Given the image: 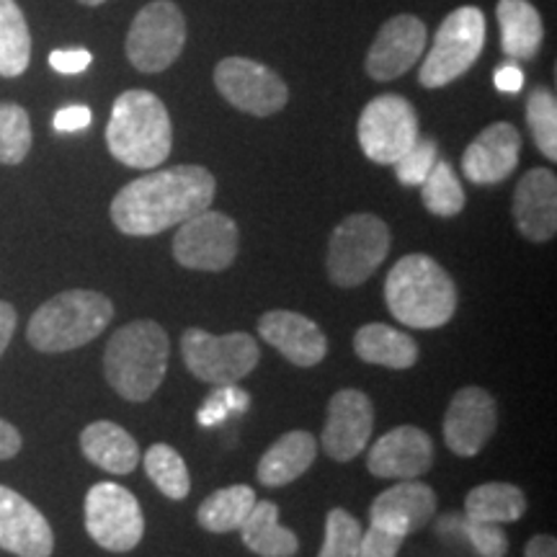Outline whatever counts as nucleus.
I'll use <instances>...</instances> for the list:
<instances>
[{
  "instance_id": "1",
  "label": "nucleus",
  "mask_w": 557,
  "mask_h": 557,
  "mask_svg": "<svg viewBox=\"0 0 557 557\" xmlns=\"http://www.w3.org/2000/svg\"><path fill=\"white\" fill-rule=\"evenodd\" d=\"M218 181L205 165H173L135 178L111 201V222L132 238L165 233L212 207Z\"/></svg>"
},
{
  "instance_id": "2",
  "label": "nucleus",
  "mask_w": 557,
  "mask_h": 557,
  "mask_svg": "<svg viewBox=\"0 0 557 557\" xmlns=\"http://www.w3.org/2000/svg\"><path fill=\"white\" fill-rule=\"evenodd\" d=\"M457 299L449 271L426 253L403 256L389 269L385 302L393 318L408 329H442L455 318Z\"/></svg>"
},
{
  "instance_id": "3",
  "label": "nucleus",
  "mask_w": 557,
  "mask_h": 557,
  "mask_svg": "<svg viewBox=\"0 0 557 557\" xmlns=\"http://www.w3.org/2000/svg\"><path fill=\"white\" fill-rule=\"evenodd\" d=\"M171 341L156 320H132L109 338L103 351V374L116 395L145 403L156 395L169 372Z\"/></svg>"
},
{
  "instance_id": "4",
  "label": "nucleus",
  "mask_w": 557,
  "mask_h": 557,
  "mask_svg": "<svg viewBox=\"0 0 557 557\" xmlns=\"http://www.w3.org/2000/svg\"><path fill=\"white\" fill-rule=\"evenodd\" d=\"M107 145L122 165L139 171L158 169L173 148V127L165 103L150 90H124L111 107Z\"/></svg>"
},
{
  "instance_id": "5",
  "label": "nucleus",
  "mask_w": 557,
  "mask_h": 557,
  "mask_svg": "<svg viewBox=\"0 0 557 557\" xmlns=\"http://www.w3.org/2000/svg\"><path fill=\"white\" fill-rule=\"evenodd\" d=\"M114 318L107 295L90 289H67L47 299L26 329L29 344L41 354H65L99 338Z\"/></svg>"
},
{
  "instance_id": "6",
  "label": "nucleus",
  "mask_w": 557,
  "mask_h": 557,
  "mask_svg": "<svg viewBox=\"0 0 557 557\" xmlns=\"http://www.w3.org/2000/svg\"><path fill=\"white\" fill-rule=\"evenodd\" d=\"M485 47V16L478 5H462L451 11L436 37L431 41V50L423 60L421 81L423 88H444L457 78H462L468 70L475 65L480 52Z\"/></svg>"
},
{
  "instance_id": "7",
  "label": "nucleus",
  "mask_w": 557,
  "mask_h": 557,
  "mask_svg": "<svg viewBox=\"0 0 557 557\" xmlns=\"http://www.w3.org/2000/svg\"><path fill=\"white\" fill-rule=\"evenodd\" d=\"M389 250V227L374 214H348L329 243V276L341 289L364 284L382 267Z\"/></svg>"
},
{
  "instance_id": "8",
  "label": "nucleus",
  "mask_w": 557,
  "mask_h": 557,
  "mask_svg": "<svg viewBox=\"0 0 557 557\" xmlns=\"http://www.w3.org/2000/svg\"><path fill=\"white\" fill-rule=\"evenodd\" d=\"M181 354L194 377L212 387L238 385L261 359L256 338L243 331L214 336L201 329H189L181 336Z\"/></svg>"
},
{
  "instance_id": "9",
  "label": "nucleus",
  "mask_w": 557,
  "mask_h": 557,
  "mask_svg": "<svg viewBox=\"0 0 557 557\" xmlns=\"http://www.w3.org/2000/svg\"><path fill=\"white\" fill-rule=\"evenodd\" d=\"M184 45V13L173 0H152L132 21L124 50L139 73H163L178 60Z\"/></svg>"
},
{
  "instance_id": "10",
  "label": "nucleus",
  "mask_w": 557,
  "mask_h": 557,
  "mask_svg": "<svg viewBox=\"0 0 557 557\" xmlns=\"http://www.w3.org/2000/svg\"><path fill=\"white\" fill-rule=\"evenodd\" d=\"M357 137L369 160L395 165L421 137L413 103L398 94L377 96L361 111Z\"/></svg>"
},
{
  "instance_id": "11",
  "label": "nucleus",
  "mask_w": 557,
  "mask_h": 557,
  "mask_svg": "<svg viewBox=\"0 0 557 557\" xmlns=\"http://www.w3.org/2000/svg\"><path fill=\"white\" fill-rule=\"evenodd\" d=\"M86 532L109 553H129L145 534L139 500L120 483L94 485L86 496Z\"/></svg>"
},
{
  "instance_id": "12",
  "label": "nucleus",
  "mask_w": 557,
  "mask_h": 557,
  "mask_svg": "<svg viewBox=\"0 0 557 557\" xmlns=\"http://www.w3.org/2000/svg\"><path fill=\"white\" fill-rule=\"evenodd\" d=\"M214 86L230 107L253 116H271L287 107L289 90L274 70L248 58H225L214 67Z\"/></svg>"
},
{
  "instance_id": "13",
  "label": "nucleus",
  "mask_w": 557,
  "mask_h": 557,
  "mask_svg": "<svg viewBox=\"0 0 557 557\" xmlns=\"http://www.w3.org/2000/svg\"><path fill=\"white\" fill-rule=\"evenodd\" d=\"M238 225L227 214L205 209L181 222L173 238V256L184 269L225 271L238 256Z\"/></svg>"
},
{
  "instance_id": "14",
  "label": "nucleus",
  "mask_w": 557,
  "mask_h": 557,
  "mask_svg": "<svg viewBox=\"0 0 557 557\" xmlns=\"http://www.w3.org/2000/svg\"><path fill=\"white\" fill-rule=\"evenodd\" d=\"M374 429V406L361 389H341L329 403L320 447L336 462H351L367 449Z\"/></svg>"
},
{
  "instance_id": "15",
  "label": "nucleus",
  "mask_w": 557,
  "mask_h": 557,
  "mask_svg": "<svg viewBox=\"0 0 557 557\" xmlns=\"http://www.w3.org/2000/svg\"><path fill=\"white\" fill-rule=\"evenodd\" d=\"M498 426V406L483 387H462L444 416V442L459 457H475Z\"/></svg>"
},
{
  "instance_id": "16",
  "label": "nucleus",
  "mask_w": 557,
  "mask_h": 557,
  "mask_svg": "<svg viewBox=\"0 0 557 557\" xmlns=\"http://www.w3.org/2000/svg\"><path fill=\"white\" fill-rule=\"evenodd\" d=\"M426 47V24L418 16H393L377 32L367 52L369 78L387 83L406 75L421 60Z\"/></svg>"
},
{
  "instance_id": "17",
  "label": "nucleus",
  "mask_w": 557,
  "mask_h": 557,
  "mask_svg": "<svg viewBox=\"0 0 557 557\" xmlns=\"http://www.w3.org/2000/svg\"><path fill=\"white\" fill-rule=\"evenodd\" d=\"M0 549L16 557H50L54 553V534L45 513L5 485H0Z\"/></svg>"
},
{
  "instance_id": "18",
  "label": "nucleus",
  "mask_w": 557,
  "mask_h": 557,
  "mask_svg": "<svg viewBox=\"0 0 557 557\" xmlns=\"http://www.w3.org/2000/svg\"><path fill=\"white\" fill-rule=\"evenodd\" d=\"M434 465V442L426 431L416 426H398L377 438L369 449L367 468L374 478L416 480L423 478Z\"/></svg>"
},
{
  "instance_id": "19",
  "label": "nucleus",
  "mask_w": 557,
  "mask_h": 557,
  "mask_svg": "<svg viewBox=\"0 0 557 557\" xmlns=\"http://www.w3.org/2000/svg\"><path fill=\"white\" fill-rule=\"evenodd\" d=\"M521 156V135L513 124L496 122L472 139L462 156L465 178L478 186L500 184L517 171Z\"/></svg>"
},
{
  "instance_id": "20",
  "label": "nucleus",
  "mask_w": 557,
  "mask_h": 557,
  "mask_svg": "<svg viewBox=\"0 0 557 557\" xmlns=\"http://www.w3.org/2000/svg\"><path fill=\"white\" fill-rule=\"evenodd\" d=\"M436 504L438 498L434 487L421 483L418 478L400 480L398 485L387 487L374 498L372 508H369V519H372V524L387 529V532L408 537V534L418 532L434 519Z\"/></svg>"
},
{
  "instance_id": "21",
  "label": "nucleus",
  "mask_w": 557,
  "mask_h": 557,
  "mask_svg": "<svg viewBox=\"0 0 557 557\" xmlns=\"http://www.w3.org/2000/svg\"><path fill=\"white\" fill-rule=\"evenodd\" d=\"M259 336L295 367H315L329 354V341L318 323L292 310H269L261 315Z\"/></svg>"
},
{
  "instance_id": "22",
  "label": "nucleus",
  "mask_w": 557,
  "mask_h": 557,
  "mask_svg": "<svg viewBox=\"0 0 557 557\" xmlns=\"http://www.w3.org/2000/svg\"><path fill=\"white\" fill-rule=\"evenodd\" d=\"M513 220L532 243L553 240L557 233V178L547 169L527 171L513 191Z\"/></svg>"
},
{
  "instance_id": "23",
  "label": "nucleus",
  "mask_w": 557,
  "mask_h": 557,
  "mask_svg": "<svg viewBox=\"0 0 557 557\" xmlns=\"http://www.w3.org/2000/svg\"><path fill=\"white\" fill-rule=\"evenodd\" d=\"M81 451L90 465L111 472V475H129L139 465L135 436L114 421H96L83 429Z\"/></svg>"
},
{
  "instance_id": "24",
  "label": "nucleus",
  "mask_w": 557,
  "mask_h": 557,
  "mask_svg": "<svg viewBox=\"0 0 557 557\" xmlns=\"http://www.w3.org/2000/svg\"><path fill=\"white\" fill-rule=\"evenodd\" d=\"M318 457V438L310 431H289L278 436L267 449V455L259 459V483L267 487L289 485L292 480L305 475Z\"/></svg>"
},
{
  "instance_id": "25",
  "label": "nucleus",
  "mask_w": 557,
  "mask_h": 557,
  "mask_svg": "<svg viewBox=\"0 0 557 557\" xmlns=\"http://www.w3.org/2000/svg\"><path fill=\"white\" fill-rule=\"evenodd\" d=\"M496 18L500 26V50L511 60H532L545 41L540 11L529 0H498Z\"/></svg>"
},
{
  "instance_id": "26",
  "label": "nucleus",
  "mask_w": 557,
  "mask_h": 557,
  "mask_svg": "<svg viewBox=\"0 0 557 557\" xmlns=\"http://www.w3.org/2000/svg\"><path fill=\"white\" fill-rule=\"evenodd\" d=\"M240 537L243 545L259 557H292L299 549L297 534L278 524V506L271 500H256L240 524Z\"/></svg>"
},
{
  "instance_id": "27",
  "label": "nucleus",
  "mask_w": 557,
  "mask_h": 557,
  "mask_svg": "<svg viewBox=\"0 0 557 557\" xmlns=\"http://www.w3.org/2000/svg\"><path fill=\"white\" fill-rule=\"evenodd\" d=\"M354 351L367 364L387 369H410L418 361V344L398 329L369 323L354 336Z\"/></svg>"
},
{
  "instance_id": "28",
  "label": "nucleus",
  "mask_w": 557,
  "mask_h": 557,
  "mask_svg": "<svg viewBox=\"0 0 557 557\" xmlns=\"http://www.w3.org/2000/svg\"><path fill=\"white\" fill-rule=\"evenodd\" d=\"M527 513V496L519 485L485 483L472 487L465 498V517L487 524H513Z\"/></svg>"
},
{
  "instance_id": "29",
  "label": "nucleus",
  "mask_w": 557,
  "mask_h": 557,
  "mask_svg": "<svg viewBox=\"0 0 557 557\" xmlns=\"http://www.w3.org/2000/svg\"><path fill=\"white\" fill-rule=\"evenodd\" d=\"M256 491L250 485H230L222 491L212 493L201 500L197 521L201 529L212 534H227L240 529L243 521L248 519L250 508L256 506Z\"/></svg>"
},
{
  "instance_id": "30",
  "label": "nucleus",
  "mask_w": 557,
  "mask_h": 557,
  "mask_svg": "<svg viewBox=\"0 0 557 557\" xmlns=\"http://www.w3.org/2000/svg\"><path fill=\"white\" fill-rule=\"evenodd\" d=\"M32 60V34L16 0H0V75L18 78Z\"/></svg>"
},
{
  "instance_id": "31",
  "label": "nucleus",
  "mask_w": 557,
  "mask_h": 557,
  "mask_svg": "<svg viewBox=\"0 0 557 557\" xmlns=\"http://www.w3.org/2000/svg\"><path fill=\"white\" fill-rule=\"evenodd\" d=\"M145 472L152 480V485L171 500H184L191 491L189 468H186L184 457L169 444H152L148 455L143 457Z\"/></svg>"
},
{
  "instance_id": "32",
  "label": "nucleus",
  "mask_w": 557,
  "mask_h": 557,
  "mask_svg": "<svg viewBox=\"0 0 557 557\" xmlns=\"http://www.w3.org/2000/svg\"><path fill=\"white\" fill-rule=\"evenodd\" d=\"M421 199L423 207L431 214H436V218H455V214L462 212L468 197H465L462 181H459L457 171L451 169L447 160H436L434 169L423 178Z\"/></svg>"
},
{
  "instance_id": "33",
  "label": "nucleus",
  "mask_w": 557,
  "mask_h": 557,
  "mask_svg": "<svg viewBox=\"0 0 557 557\" xmlns=\"http://www.w3.org/2000/svg\"><path fill=\"white\" fill-rule=\"evenodd\" d=\"M527 124L547 160H557V101L547 88H534L527 99Z\"/></svg>"
},
{
  "instance_id": "34",
  "label": "nucleus",
  "mask_w": 557,
  "mask_h": 557,
  "mask_svg": "<svg viewBox=\"0 0 557 557\" xmlns=\"http://www.w3.org/2000/svg\"><path fill=\"white\" fill-rule=\"evenodd\" d=\"M32 150V122L18 103H0V163L18 165Z\"/></svg>"
},
{
  "instance_id": "35",
  "label": "nucleus",
  "mask_w": 557,
  "mask_h": 557,
  "mask_svg": "<svg viewBox=\"0 0 557 557\" xmlns=\"http://www.w3.org/2000/svg\"><path fill=\"white\" fill-rule=\"evenodd\" d=\"M361 524L346 508H331L325 519V540L318 557H359Z\"/></svg>"
},
{
  "instance_id": "36",
  "label": "nucleus",
  "mask_w": 557,
  "mask_h": 557,
  "mask_svg": "<svg viewBox=\"0 0 557 557\" xmlns=\"http://www.w3.org/2000/svg\"><path fill=\"white\" fill-rule=\"evenodd\" d=\"M459 534L468 537L472 549L480 557H506L508 553V537L500 524H487V521L462 517L459 519Z\"/></svg>"
},
{
  "instance_id": "37",
  "label": "nucleus",
  "mask_w": 557,
  "mask_h": 557,
  "mask_svg": "<svg viewBox=\"0 0 557 557\" xmlns=\"http://www.w3.org/2000/svg\"><path fill=\"white\" fill-rule=\"evenodd\" d=\"M436 163V143L434 139H421L395 163V176L403 186H421L423 178L429 176V171Z\"/></svg>"
},
{
  "instance_id": "38",
  "label": "nucleus",
  "mask_w": 557,
  "mask_h": 557,
  "mask_svg": "<svg viewBox=\"0 0 557 557\" xmlns=\"http://www.w3.org/2000/svg\"><path fill=\"white\" fill-rule=\"evenodd\" d=\"M400 534L387 532L377 524H369L367 532H361V545H359V557H398L403 547Z\"/></svg>"
},
{
  "instance_id": "39",
  "label": "nucleus",
  "mask_w": 557,
  "mask_h": 557,
  "mask_svg": "<svg viewBox=\"0 0 557 557\" xmlns=\"http://www.w3.org/2000/svg\"><path fill=\"white\" fill-rule=\"evenodd\" d=\"M94 58L88 50H54L50 54V65L62 75H78L86 70Z\"/></svg>"
},
{
  "instance_id": "40",
  "label": "nucleus",
  "mask_w": 557,
  "mask_h": 557,
  "mask_svg": "<svg viewBox=\"0 0 557 557\" xmlns=\"http://www.w3.org/2000/svg\"><path fill=\"white\" fill-rule=\"evenodd\" d=\"M90 122H94V114H90V109L78 107V103H75V107L60 109L58 114H54L52 124H54V129H58V132H81V129H86Z\"/></svg>"
},
{
  "instance_id": "41",
  "label": "nucleus",
  "mask_w": 557,
  "mask_h": 557,
  "mask_svg": "<svg viewBox=\"0 0 557 557\" xmlns=\"http://www.w3.org/2000/svg\"><path fill=\"white\" fill-rule=\"evenodd\" d=\"M227 416H230V410H227V406H225V400H222L220 387H214L212 395H209V398L205 400V406H201L199 413H197L199 426L212 429V426H218V423L225 421Z\"/></svg>"
},
{
  "instance_id": "42",
  "label": "nucleus",
  "mask_w": 557,
  "mask_h": 557,
  "mask_svg": "<svg viewBox=\"0 0 557 557\" xmlns=\"http://www.w3.org/2000/svg\"><path fill=\"white\" fill-rule=\"evenodd\" d=\"M493 83H496V88L500 90V94H519V90L524 88V73H521L519 65L508 62V65H500L496 70Z\"/></svg>"
},
{
  "instance_id": "43",
  "label": "nucleus",
  "mask_w": 557,
  "mask_h": 557,
  "mask_svg": "<svg viewBox=\"0 0 557 557\" xmlns=\"http://www.w3.org/2000/svg\"><path fill=\"white\" fill-rule=\"evenodd\" d=\"M16 310H13L11 302H3L0 299V357H3V351L9 348L13 333H16Z\"/></svg>"
},
{
  "instance_id": "44",
  "label": "nucleus",
  "mask_w": 557,
  "mask_h": 557,
  "mask_svg": "<svg viewBox=\"0 0 557 557\" xmlns=\"http://www.w3.org/2000/svg\"><path fill=\"white\" fill-rule=\"evenodd\" d=\"M21 451V434L16 426L0 418V459H11Z\"/></svg>"
},
{
  "instance_id": "45",
  "label": "nucleus",
  "mask_w": 557,
  "mask_h": 557,
  "mask_svg": "<svg viewBox=\"0 0 557 557\" xmlns=\"http://www.w3.org/2000/svg\"><path fill=\"white\" fill-rule=\"evenodd\" d=\"M220 395H222V400H225L230 413H246L248 406H250V395L238 385L220 387Z\"/></svg>"
},
{
  "instance_id": "46",
  "label": "nucleus",
  "mask_w": 557,
  "mask_h": 557,
  "mask_svg": "<svg viewBox=\"0 0 557 557\" xmlns=\"http://www.w3.org/2000/svg\"><path fill=\"white\" fill-rule=\"evenodd\" d=\"M524 557H557V540L549 534H537L527 542Z\"/></svg>"
},
{
  "instance_id": "47",
  "label": "nucleus",
  "mask_w": 557,
  "mask_h": 557,
  "mask_svg": "<svg viewBox=\"0 0 557 557\" xmlns=\"http://www.w3.org/2000/svg\"><path fill=\"white\" fill-rule=\"evenodd\" d=\"M78 3H83V5H101V3H107V0H78Z\"/></svg>"
}]
</instances>
